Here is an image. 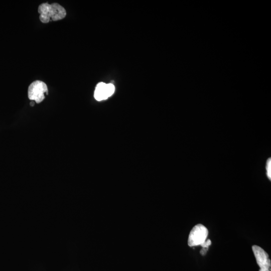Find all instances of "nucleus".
I'll return each instance as SVG.
<instances>
[{
    "mask_svg": "<svg viewBox=\"0 0 271 271\" xmlns=\"http://www.w3.org/2000/svg\"><path fill=\"white\" fill-rule=\"evenodd\" d=\"M38 11L40 20L43 23L62 20L66 15L65 9L57 3H42L38 7Z\"/></svg>",
    "mask_w": 271,
    "mask_h": 271,
    "instance_id": "1",
    "label": "nucleus"
},
{
    "mask_svg": "<svg viewBox=\"0 0 271 271\" xmlns=\"http://www.w3.org/2000/svg\"><path fill=\"white\" fill-rule=\"evenodd\" d=\"M208 235L207 228L201 224L194 226L191 230L188 239V244L189 246L201 245V246L206 241Z\"/></svg>",
    "mask_w": 271,
    "mask_h": 271,
    "instance_id": "2",
    "label": "nucleus"
},
{
    "mask_svg": "<svg viewBox=\"0 0 271 271\" xmlns=\"http://www.w3.org/2000/svg\"><path fill=\"white\" fill-rule=\"evenodd\" d=\"M48 92L46 84L42 81H33L29 86L28 95L29 99L35 100L37 103L42 102L45 98V94Z\"/></svg>",
    "mask_w": 271,
    "mask_h": 271,
    "instance_id": "3",
    "label": "nucleus"
},
{
    "mask_svg": "<svg viewBox=\"0 0 271 271\" xmlns=\"http://www.w3.org/2000/svg\"><path fill=\"white\" fill-rule=\"evenodd\" d=\"M252 250L260 267L259 271H270V260L268 254L261 247L256 245L252 246Z\"/></svg>",
    "mask_w": 271,
    "mask_h": 271,
    "instance_id": "4",
    "label": "nucleus"
},
{
    "mask_svg": "<svg viewBox=\"0 0 271 271\" xmlns=\"http://www.w3.org/2000/svg\"><path fill=\"white\" fill-rule=\"evenodd\" d=\"M94 96L97 101H101L107 99L108 97L106 92V84L104 82H99L95 87Z\"/></svg>",
    "mask_w": 271,
    "mask_h": 271,
    "instance_id": "5",
    "label": "nucleus"
},
{
    "mask_svg": "<svg viewBox=\"0 0 271 271\" xmlns=\"http://www.w3.org/2000/svg\"><path fill=\"white\" fill-rule=\"evenodd\" d=\"M265 168L266 170V175L268 178L271 179V160L270 158L268 159L266 163Z\"/></svg>",
    "mask_w": 271,
    "mask_h": 271,
    "instance_id": "6",
    "label": "nucleus"
},
{
    "mask_svg": "<svg viewBox=\"0 0 271 271\" xmlns=\"http://www.w3.org/2000/svg\"><path fill=\"white\" fill-rule=\"evenodd\" d=\"M115 88L112 84H106V92L108 97L111 96L114 92Z\"/></svg>",
    "mask_w": 271,
    "mask_h": 271,
    "instance_id": "7",
    "label": "nucleus"
},
{
    "mask_svg": "<svg viewBox=\"0 0 271 271\" xmlns=\"http://www.w3.org/2000/svg\"><path fill=\"white\" fill-rule=\"evenodd\" d=\"M34 104H35V103H34V102L33 101H32V102H30V105H31L32 106H34Z\"/></svg>",
    "mask_w": 271,
    "mask_h": 271,
    "instance_id": "8",
    "label": "nucleus"
}]
</instances>
